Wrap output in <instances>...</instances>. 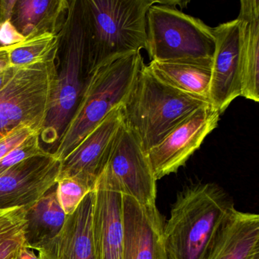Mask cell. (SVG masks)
<instances>
[{
    "label": "cell",
    "instance_id": "11",
    "mask_svg": "<svg viewBox=\"0 0 259 259\" xmlns=\"http://www.w3.org/2000/svg\"><path fill=\"white\" fill-rule=\"evenodd\" d=\"M61 162L52 153L31 157L0 174V210L28 207L57 185Z\"/></svg>",
    "mask_w": 259,
    "mask_h": 259
},
{
    "label": "cell",
    "instance_id": "4",
    "mask_svg": "<svg viewBox=\"0 0 259 259\" xmlns=\"http://www.w3.org/2000/svg\"><path fill=\"white\" fill-rule=\"evenodd\" d=\"M207 104L168 85L144 64L122 105L123 123L137 136L147 152L182 121Z\"/></svg>",
    "mask_w": 259,
    "mask_h": 259
},
{
    "label": "cell",
    "instance_id": "30",
    "mask_svg": "<svg viewBox=\"0 0 259 259\" xmlns=\"http://www.w3.org/2000/svg\"><path fill=\"white\" fill-rule=\"evenodd\" d=\"M16 69V66H11L0 72V89H2L6 83L10 79Z\"/></svg>",
    "mask_w": 259,
    "mask_h": 259
},
{
    "label": "cell",
    "instance_id": "23",
    "mask_svg": "<svg viewBox=\"0 0 259 259\" xmlns=\"http://www.w3.org/2000/svg\"><path fill=\"white\" fill-rule=\"evenodd\" d=\"M56 188L59 202L66 216L74 213L84 197L94 191L88 185L73 178L59 179Z\"/></svg>",
    "mask_w": 259,
    "mask_h": 259
},
{
    "label": "cell",
    "instance_id": "9",
    "mask_svg": "<svg viewBox=\"0 0 259 259\" xmlns=\"http://www.w3.org/2000/svg\"><path fill=\"white\" fill-rule=\"evenodd\" d=\"M221 113L210 104L198 109L147 151L156 180L175 174L217 128Z\"/></svg>",
    "mask_w": 259,
    "mask_h": 259
},
{
    "label": "cell",
    "instance_id": "8",
    "mask_svg": "<svg viewBox=\"0 0 259 259\" xmlns=\"http://www.w3.org/2000/svg\"><path fill=\"white\" fill-rule=\"evenodd\" d=\"M95 190L118 192L144 205L156 204L157 180L148 156L137 136L124 123Z\"/></svg>",
    "mask_w": 259,
    "mask_h": 259
},
{
    "label": "cell",
    "instance_id": "14",
    "mask_svg": "<svg viewBox=\"0 0 259 259\" xmlns=\"http://www.w3.org/2000/svg\"><path fill=\"white\" fill-rule=\"evenodd\" d=\"M95 191L84 197L78 208L66 217L58 236L38 251L47 259H97L92 236Z\"/></svg>",
    "mask_w": 259,
    "mask_h": 259
},
{
    "label": "cell",
    "instance_id": "20",
    "mask_svg": "<svg viewBox=\"0 0 259 259\" xmlns=\"http://www.w3.org/2000/svg\"><path fill=\"white\" fill-rule=\"evenodd\" d=\"M69 7L66 1L21 0L17 1L14 13L15 26L24 36L53 32L60 13ZM55 33V32H54Z\"/></svg>",
    "mask_w": 259,
    "mask_h": 259
},
{
    "label": "cell",
    "instance_id": "21",
    "mask_svg": "<svg viewBox=\"0 0 259 259\" xmlns=\"http://www.w3.org/2000/svg\"><path fill=\"white\" fill-rule=\"evenodd\" d=\"M26 209L14 207L0 210V259H16L25 245Z\"/></svg>",
    "mask_w": 259,
    "mask_h": 259
},
{
    "label": "cell",
    "instance_id": "16",
    "mask_svg": "<svg viewBox=\"0 0 259 259\" xmlns=\"http://www.w3.org/2000/svg\"><path fill=\"white\" fill-rule=\"evenodd\" d=\"M259 257V216L235 210L218 231L205 259Z\"/></svg>",
    "mask_w": 259,
    "mask_h": 259
},
{
    "label": "cell",
    "instance_id": "10",
    "mask_svg": "<svg viewBox=\"0 0 259 259\" xmlns=\"http://www.w3.org/2000/svg\"><path fill=\"white\" fill-rule=\"evenodd\" d=\"M122 105L112 110L61 162L58 179L73 178L95 190L123 123Z\"/></svg>",
    "mask_w": 259,
    "mask_h": 259
},
{
    "label": "cell",
    "instance_id": "31",
    "mask_svg": "<svg viewBox=\"0 0 259 259\" xmlns=\"http://www.w3.org/2000/svg\"><path fill=\"white\" fill-rule=\"evenodd\" d=\"M11 66L9 60L8 48L0 47V72Z\"/></svg>",
    "mask_w": 259,
    "mask_h": 259
},
{
    "label": "cell",
    "instance_id": "25",
    "mask_svg": "<svg viewBox=\"0 0 259 259\" xmlns=\"http://www.w3.org/2000/svg\"><path fill=\"white\" fill-rule=\"evenodd\" d=\"M34 134L37 133L32 128L26 125H20L3 136L0 139V160Z\"/></svg>",
    "mask_w": 259,
    "mask_h": 259
},
{
    "label": "cell",
    "instance_id": "15",
    "mask_svg": "<svg viewBox=\"0 0 259 259\" xmlns=\"http://www.w3.org/2000/svg\"><path fill=\"white\" fill-rule=\"evenodd\" d=\"M92 236L97 259H121L123 243L122 195L95 190Z\"/></svg>",
    "mask_w": 259,
    "mask_h": 259
},
{
    "label": "cell",
    "instance_id": "22",
    "mask_svg": "<svg viewBox=\"0 0 259 259\" xmlns=\"http://www.w3.org/2000/svg\"><path fill=\"white\" fill-rule=\"evenodd\" d=\"M58 45L59 37L54 32L25 37L20 43L8 47L10 65L18 67L41 61L58 51Z\"/></svg>",
    "mask_w": 259,
    "mask_h": 259
},
{
    "label": "cell",
    "instance_id": "27",
    "mask_svg": "<svg viewBox=\"0 0 259 259\" xmlns=\"http://www.w3.org/2000/svg\"><path fill=\"white\" fill-rule=\"evenodd\" d=\"M17 0H2L0 1V23L12 20L14 14Z\"/></svg>",
    "mask_w": 259,
    "mask_h": 259
},
{
    "label": "cell",
    "instance_id": "12",
    "mask_svg": "<svg viewBox=\"0 0 259 259\" xmlns=\"http://www.w3.org/2000/svg\"><path fill=\"white\" fill-rule=\"evenodd\" d=\"M215 37L210 77V105L222 113L242 95V68L237 19L213 28Z\"/></svg>",
    "mask_w": 259,
    "mask_h": 259
},
{
    "label": "cell",
    "instance_id": "17",
    "mask_svg": "<svg viewBox=\"0 0 259 259\" xmlns=\"http://www.w3.org/2000/svg\"><path fill=\"white\" fill-rule=\"evenodd\" d=\"M242 68V95L259 101V1L242 0L237 17Z\"/></svg>",
    "mask_w": 259,
    "mask_h": 259
},
{
    "label": "cell",
    "instance_id": "24",
    "mask_svg": "<svg viewBox=\"0 0 259 259\" xmlns=\"http://www.w3.org/2000/svg\"><path fill=\"white\" fill-rule=\"evenodd\" d=\"M51 154L42 147L40 142V135L34 134L27 139L23 143L9 153L0 160V174L9 168L21 163L31 157H41Z\"/></svg>",
    "mask_w": 259,
    "mask_h": 259
},
{
    "label": "cell",
    "instance_id": "6",
    "mask_svg": "<svg viewBox=\"0 0 259 259\" xmlns=\"http://www.w3.org/2000/svg\"><path fill=\"white\" fill-rule=\"evenodd\" d=\"M71 7V29L63 68L58 72L49 111L40 135L47 145H57L79 102L89 75L87 33L81 6Z\"/></svg>",
    "mask_w": 259,
    "mask_h": 259
},
{
    "label": "cell",
    "instance_id": "18",
    "mask_svg": "<svg viewBox=\"0 0 259 259\" xmlns=\"http://www.w3.org/2000/svg\"><path fill=\"white\" fill-rule=\"evenodd\" d=\"M57 185L26 209L25 246L37 251L55 239L66 219L58 201Z\"/></svg>",
    "mask_w": 259,
    "mask_h": 259
},
{
    "label": "cell",
    "instance_id": "26",
    "mask_svg": "<svg viewBox=\"0 0 259 259\" xmlns=\"http://www.w3.org/2000/svg\"><path fill=\"white\" fill-rule=\"evenodd\" d=\"M25 37L18 31L12 20L0 23V47L8 48L20 43Z\"/></svg>",
    "mask_w": 259,
    "mask_h": 259
},
{
    "label": "cell",
    "instance_id": "5",
    "mask_svg": "<svg viewBox=\"0 0 259 259\" xmlns=\"http://www.w3.org/2000/svg\"><path fill=\"white\" fill-rule=\"evenodd\" d=\"M187 2L160 1L147 13L146 51L151 61L211 68L213 28L176 8Z\"/></svg>",
    "mask_w": 259,
    "mask_h": 259
},
{
    "label": "cell",
    "instance_id": "7",
    "mask_svg": "<svg viewBox=\"0 0 259 259\" xmlns=\"http://www.w3.org/2000/svg\"><path fill=\"white\" fill-rule=\"evenodd\" d=\"M18 66L0 89V113L16 126L26 125L40 135L58 77L57 56Z\"/></svg>",
    "mask_w": 259,
    "mask_h": 259
},
{
    "label": "cell",
    "instance_id": "34",
    "mask_svg": "<svg viewBox=\"0 0 259 259\" xmlns=\"http://www.w3.org/2000/svg\"></svg>",
    "mask_w": 259,
    "mask_h": 259
},
{
    "label": "cell",
    "instance_id": "32",
    "mask_svg": "<svg viewBox=\"0 0 259 259\" xmlns=\"http://www.w3.org/2000/svg\"><path fill=\"white\" fill-rule=\"evenodd\" d=\"M39 252V256H40V259H47V257H45V254H43V253L41 252V251H38Z\"/></svg>",
    "mask_w": 259,
    "mask_h": 259
},
{
    "label": "cell",
    "instance_id": "33",
    "mask_svg": "<svg viewBox=\"0 0 259 259\" xmlns=\"http://www.w3.org/2000/svg\"><path fill=\"white\" fill-rule=\"evenodd\" d=\"M255 259H259V257H256Z\"/></svg>",
    "mask_w": 259,
    "mask_h": 259
},
{
    "label": "cell",
    "instance_id": "2",
    "mask_svg": "<svg viewBox=\"0 0 259 259\" xmlns=\"http://www.w3.org/2000/svg\"><path fill=\"white\" fill-rule=\"evenodd\" d=\"M157 0L81 2L87 33L89 72L146 49L147 13Z\"/></svg>",
    "mask_w": 259,
    "mask_h": 259
},
{
    "label": "cell",
    "instance_id": "19",
    "mask_svg": "<svg viewBox=\"0 0 259 259\" xmlns=\"http://www.w3.org/2000/svg\"><path fill=\"white\" fill-rule=\"evenodd\" d=\"M147 66L157 78L168 85L210 104L211 68L153 60Z\"/></svg>",
    "mask_w": 259,
    "mask_h": 259
},
{
    "label": "cell",
    "instance_id": "29",
    "mask_svg": "<svg viewBox=\"0 0 259 259\" xmlns=\"http://www.w3.org/2000/svg\"><path fill=\"white\" fill-rule=\"evenodd\" d=\"M16 259H40V256H37L34 250L24 245L21 248L18 253Z\"/></svg>",
    "mask_w": 259,
    "mask_h": 259
},
{
    "label": "cell",
    "instance_id": "3",
    "mask_svg": "<svg viewBox=\"0 0 259 259\" xmlns=\"http://www.w3.org/2000/svg\"><path fill=\"white\" fill-rule=\"evenodd\" d=\"M144 64L138 52L89 72L78 106L52 152L59 161H63L112 110L126 102Z\"/></svg>",
    "mask_w": 259,
    "mask_h": 259
},
{
    "label": "cell",
    "instance_id": "13",
    "mask_svg": "<svg viewBox=\"0 0 259 259\" xmlns=\"http://www.w3.org/2000/svg\"><path fill=\"white\" fill-rule=\"evenodd\" d=\"M123 243L121 259H166L163 224L155 205L122 195Z\"/></svg>",
    "mask_w": 259,
    "mask_h": 259
},
{
    "label": "cell",
    "instance_id": "1",
    "mask_svg": "<svg viewBox=\"0 0 259 259\" xmlns=\"http://www.w3.org/2000/svg\"><path fill=\"white\" fill-rule=\"evenodd\" d=\"M233 198L215 183H192L177 195L163 225L166 259H205L226 220Z\"/></svg>",
    "mask_w": 259,
    "mask_h": 259
},
{
    "label": "cell",
    "instance_id": "28",
    "mask_svg": "<svg viewBox=\"0 0 259 259\" xmlns=\"http://www.w3.org/2000/svg\"><path fill=\"white\" fill-rule=\"evenodd\" d=\"M16 125L10 122L8 119H6L1 113H0V139L3 136L7 135V133H10L13 128H16Z\"/></svg>",
    "mask_w": 259,
    "mask_h": 259
}]
</instances>
